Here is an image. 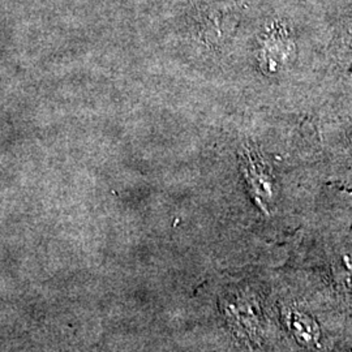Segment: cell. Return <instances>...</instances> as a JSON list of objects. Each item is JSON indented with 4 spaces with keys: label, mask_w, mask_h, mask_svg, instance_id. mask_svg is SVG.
<instances>
[{
    "label": "cell",
    "mask_w": 352,
    "mask_h": 352,
    "mask_svg": "<svg viewBox=\"0 0 352 352\" xmlns=\"http://www.w3.org/2000/svg\"><path fill=\"white\" fill-rule=\"evenodd\" d=\"M291 325L294 331L305 340V342H314L316 338V334L314 333L312 327V321L304 315H292L291 317Z\"/></svg>",
    "instance_id": "1"
}]
</instances>
